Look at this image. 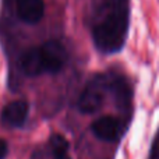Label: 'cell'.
<instances>
[{
  "label": "cell",
  "mask_w": 159,
  "mask_h": 159,
  "mask_svg": "<svg viewBox=\"0 0 159 159\" xmlns=\"http://www.w3.org/2000/svg\"><path fill=\"white\" fill-rule=\"evenodd\" d=\"M16 8L25 24H38L45 14L43 0H16Z\"/></svg>",
  "instance_id": "obj_6"
},
{
  "label": "cell",
  "mask_w": 159,
  "mask_h": 159,
  "mask_svg": "<svg viewBox=\"0 0 159 159\" xmlns=\"http://www.w3.org/2000/svg\"><path fill=\"white\" fill-rule=\"evenodd\" d=\"M30 113V106L25 101H14L10 102L7 106L3 109L2 116H0V121L3 126L10 127V129H16L25 123Z\"/></svg>",
  "instance_id": "obj_5"
},
{
  "label": "cell",
  "mask_w": 159,
  "mask_h": 159,
  "mask_svg": "<svg viewBox=\"0 0 159 159\" xmlns=\"http://www.w3.org/2000/svg\"><path fill=\"white\" fill-rule=\"evenodd\" d=\"M7 152H8L7 143L0 138V159H4L6 157H7Z\"/></svg>",
  "instance_id": "obj_8"
},
{
  "label": "cell",
  "mask_w": 159,
  "mask_h": 159,
  "mask_svg": "<svg viewBox=\"0 0 159 159\" xmlns=\"http://www.w3.org/2000/svg\"><path fill=\"white\" fill-rule=\"evenodd\" d=\"M92 20V41L96 49L105 55L121 50L129 34V0H98Z\"/></svg>",
  "instance_id": "obj_1"
},
{
  "label": "cell",
  "mask_w": 159,
  "mask_h": 159,
  "mask_svg": "<svg viewBox=\"0 0 159 159\" xmlns=\"http://www.w3.org/2000/svg\"><path fill=\"white\" fill-rule=\"evenodd\" d=\"M67 61V50L60 42L48 41L43 45L31 48L20 57V69L28 77L55 74Z\"/></svg>",
  "instance_id": "obj_2"
},
{
  "label": "cell",
  "mask_w": 159,
  "mask_h": 159,
  "mask_svg": "<svg viewBox=\"0 0 159 159\" xmlns=\"http://www.w3.org/2000/svg\"><path fill=\"white\" fill-rule=\"evenodd\" d=\"M50 152L53 159H70L69 155V143L60 134H55L50 138Z\"/></svg>",
  "instance_id": "obj_7"
},
{
  "label": "cell",
  "mask_w": 159,
  "mask_h": 159,
  "mask_svg": "<svg viewBox=\"0 0 159 159\" xmlns=\"http://www.w3.org/2000/svg\"><path fill=\"white\" fill-rule=\"evenodd\" d=\"M91 129L99 140L112 143V141L119 140V137L123 134L124 126L119 119H115L112 116H105L93 121Z\"/></svg>",
  "instance_id": "obj_4"
},
{
  "label": "cell",
  "mask_w": 159,
  "mask_h": 159,
  "mask_svg": "<svg viewBox=\"0 0 159 159\" xmlns=\"http://www.w3.org/2000/svg\"><path fill=\"white\" fill-rule=\"evenodd\" d=\"M107 89H109V78L99 75L91 80L78 99V109L87 115L95 113L96 110L101 109Z\"/></svg>",
  "instance_id": "obj_3"
}]
</instances>
